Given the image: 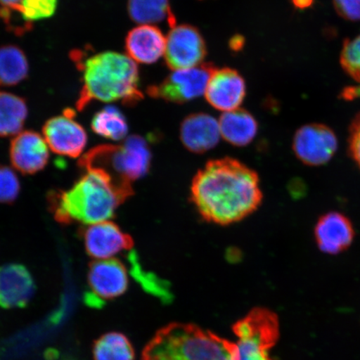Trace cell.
<instances>
[{"label":"cell","mask_w":360,"mask_h":360,"mask_svg":"<svg viewBox=\"0 0 360 360\" xmlns=\"http://www.w3.org/2000/svg\"><path fill=\"white\" fill-rule=\"evenodd\" d=\"M80 233L88 255L96 260L112 259L134 247L133 238L110 220L90 224Z\"/></svg>","instance_id":"obj_12"},{"label":"cell","mask_w":360,"mask_h":360,"mask_svg":"<svg viewBox=\"0 0 360 360\" xmlns=\"http://www.w3.org/2000/svg\"><path fill=\"white\" fill-rule=\"evenodd\" d=\"M13 167L22 174H34L47 165L49 146L44 137L32 130L16 135L10 148Z\"/></svg>","instance_id":"obj_14"},{"label":"cell","mask_w":360,"mask_h":360,"mask_svg":"<svg viewBox=\"0 0 360 360\" xmlns=\"http://www.w3.org/2000/svg\"><path fill=\"white\" fill-rule=\"evenodd\" d=\"M88 285L90 291L85 295V302L91 307H101L107 300L118 298L127 291V269L117 259L93 261L89 266Z\"/></svg>","instance_id":"obj_8"},{"label":"cell","mask_w":360,"mask_h":360,"mask_svg":"<svg viewBox=\"0 0 360 360\" xmlns=\"http://www.w3.org/2000/svg\"><path fill=\"white\" fill-rule=\"evenodd\" d=\"M334 8L342 19L360 20V0H333Z\"/></svg>","instance_id":"obj_29"},{"label":"cell","mask_w":360,"mask_h":360,"mask_svg":"<svg viewBox=\"0 0 360 360\" xmlns=\"http://www.w3.org/2000/svg\"><path fill=\"white\" fill-rule=\"evenodd\" d=\"M22 0H0V7L13 8L20 6Z\"/></svg>","instance_id":"obj_32"},{"label":"cell","mask_w":360,"mask_h":360,"mask_svg":"<svg viewBox=\"0 0 360 360\" xmlns=\"http://www.w3.org/2000/svg\"><path fill=\"white\" fill-rule=\"evenodd\" d=\"M219 125L224 141L236 147L250 145L258 133L257 121L244 109L225 112L220 116Z\"/></svg>","instance_id":"obj_19"},{"label":"cell","mask_w":360,"mask_h":360,"mask_svg":"<svg viewBox=\"0 0 360 360\" xmlns=\"http://www.w3.org/2000/svg\"><path fill=\"white\" fill-rule=\"evenodd\" d=\"M29 62L25 53L13 44L0 47V85L13 86L28 77Z\"/></svg>","instance_id":"obj_22"},{"label":"cell","mask_w":360,"mask_h":360,"mask_svg":"<svg viewBox=\"0 0 360 360\" xmlns=\"http://www.w3.org/2000/svg\"><path fill=\"white\" fill-rule=\"evenodd\" d=\"M243 43H244V39H242L241 36H236L231 40V46L233 49V51H240V48L243 46Z\"/></svg>","instance_id":"obj_33"},{"label":"cell","mask_w":360,"mask_h":360,"mask_svg":"<svg viewBox=\"0 0 360 360\" xmlns=\"http://www.w3.org/2000/svg\"><path fill=\"white\" fill-rule=\"evenodd\" d=\"M93 356L94 360H134L135 353L127 336L110 332L94 341Z\"/></svg>","instance_id":"obj_23"},{"label":"cell","mask_w":360,"mask_h":360,"mask_svg":"<svg viewBox=\"0 0 360 360\" xmlns=\"http://www.w3.org/2000/svg\"><path fill=\"white\" fill-rule=\"evenodd\" d=\"M291 2L299 10H304L313 6L314 0H291Z\"/></svg>","instance_id":"obj_31"},{"label":"cell","mask_w":360,"mask_h":360,"mask_svg":"<svg viewBox=\"0 0 360 360\" xmlns=\"http://www.w3.org/2000/svg\"><path fill=\"white\" fill-rule=\"evenodd\" d=\"M57 7L58 0H22L20 12L25 21L33 25L35 21L52 17Z\"/></svg>","instance_id":"obj_25"},{"label":"cell","mask_w":360,"mask_h":360,"mask_svg":"<svg viewBox=\"0 0 360 360\" xmlns=\"http://www.w3.org/2000/svg\"><path fill=\"white\" fill-rule=\"evenodd\" d=\"M53 217L64 224H94L114 218L124 200L101 174L87 171L70 190L48 195Z\"/></svg>","instance_id":"obj_3"},{"label":"cell","mask_w":360,"mask_h":360,"mask_svg":"<svg viewBox=\"0 0 360 360\" xmlns=\"http://www.w3.org/2000/svg\"><path fill=\"white\" fill-rule=\"evenodd\" d=\"M207 55L205 39L200 30L191 25H175L166 39L165 60L173 71L192 69L200 65Z\"/></svg>","instance_id":"obj_9"},{"label":"cell","mask_w":360,"mask_h":360,"mask_svg":"<svg viewBox=\"0 0 360 360\" xmlns=\"http://www.w3.org/2000/svg\"><path fill=\"white\" fill-rule=\"evenodd\" d=\"M340 65L346 74L360 83V34L345 40L340 53Z\"/></svg>","instance_id":"obj_26"},{"label":"cell","mask_w":360,"mask_h":360,"mask_svg":"<svg viewBox=\"0 0 360 360\" xmlns=\"http://www.w3.org/2000/svg\"><path fill=\"white\" fill-rule=\"evenodd\" d=\"M338 139L334 130L323 124H309L297 130L292 139V150L303 164L325 165L334 157Z\"/></svg>","instance_id":"obj_10"},{"label":"cell","mask_w":360,"mask_h":360,"mask_svg":"<svg viewBox=\"0 0 360 360\" xmlns=\"http://www.w3.org/2000/svg\"><path fill=\"white\" fill-rule=\"evenodd\" d=\"M166 39L155 26L141 25L129 31L125 39L128 56L141 64H154L165 55Z\"/></svg>","instance_id":"obj_18"},{"label":"cell","mask_w":360,"mask_h":360,"mask_svg":"<svg viewBox=\"0 0 360 360\" xmlns=\"http://www.w3.org/2000/svg\"><path fill=\"white\" fill-rule=\"evenodd\" d=\"M354 236L350 219L335 211L322 215L314 228V238L319 249L328 255L340 254L349 249Z\"/></svg>","instance_id":"obj_15"},{"label":"cell","mask_w":360,"mask_h":360,"mask_svg":"<svg viewBox=\"0 0 360 360\" xmlns=\"http://www.w3.org/2000/svg\"><path fill=\"white\" fill-rule=\"evenodd\" d=\"M236 344L193 323L160 328L143 351L141 360H238Z\"/></svg>","instance_id":"obj_4"},{"label":"cell","mask_w":360,"mask_h":360,"mask_svg":"<svg viewBox=\"0 0 360 360\" xmlns=\"http://www.w3.org/2000/svg\"><path fill=\"white\" fill-rule=\"evenodd\" d=\"M191 200L207 222L229 225L255 212L263 201L254 169L231 157L207 162L193 177Z\"/></svg>","instance_id":"obj_1"},{"label":"cell","mask_w":360,"mask_h":360,"mask_svg":"<svg viewBox=\"0 0 360 360\" xmlns=\"http://www.w3.org/2000/svg\"><path fill=\"white\" fill-rule=\"evenodd\" d=\"M82 51H74L73 60L82 72L83 86L76 102L82 111L94 101H121L133 106L142 101L139 90V72L131 58L123 53L105 51L85 56Z\"/></svg>","instance_id":"obj_2"},{"label":"cell","mask_w":360,"mask_h":360,"mask_svg":"<svg viewBox=\"0 0 360 360\" xmlns=\"http://www.w3.org/2000/svg\"><path fill=\"white\" fill-rule=\"evenodd\" d=\"M35 285L24 265L8 264L0 267V306L4 309L24 308L33 298Z\"/></svg>","instance_id":"obj_16"},{"label":"cell","mask_w":360,"mask_h":360,"mask_svg":"<svg viewBox=\"0 0 360 360\" xmlns=\"http://www.w3.org/2000/svg\"><path fill=\"white\" fill-rule=\"evenodd\" d=\"M348 143L349 155L360 169V112L349 125Z\"/></svg>","instance_id":"obj_28"},{"label":"cell","mask_w":360,"mask_h":360,"mask_svg":"<svg viewBox=\"0 0 360 360\" xmlns=\"http://www.w3.org/2000/svg\"><path fill=\"white\" fill-rule=\"evenodd\" d=\"M43 134L49 148L56 154L77 158L88 142L83 126L75 121V112L66 109L62 115L49 119L43 126Z\"/></svg>","instance_id":"obj_11"},{"label":"cell","mask_w":360,"mask_h":360,"mask_svg":"<svg viewBox=\"0 0 360 360\" xmlns=\"http://www.w3.org/2000/svg\"><path fill=\"white\" fill-rule=\"evenodd\" d=\"M215 69L211 63H205L192 69L174 71L160 84L148 87L147 94L153 98L178 105L195 100L205 93Z\"/></svg>","instance_id":"obj_7"},{"label":"cell","mask_w":360,"mask_h":360,"mask_svg":"<svg viewBox=\"0 0 360 360\" xmlns=\"http://www.w3.org/2000/svg\"><path fill=\"white\" fill-rule=\"evenodd\" d=\"M152 155L146 139L134 134L119 146L94 147L79 161L85 171L102 175L124 201L133 195L132 183L143 178L150 168Z\"/></svg>","instance_id":"obj_5"},{"label":"cell","mask_w":360,"mask_h":360,"mask_svg":"<svg viewBox=\"0 0 360 360\" xmlns=\"http://www.w3.org/2000/svg\"><path fill=\"white\" fill-rule=\"evenodd\" d=\"M91 129L100 136L110 141H122L127 136L129 125L123 112L115 106H106L94 115Z\"/></svg>","instance_id":"obj_24"},{"label":"cell","mask_w":360,"mask_h":360,"mask_svg":"<svg viewBox=\"0 0 360 360\" xmlns=\"http://www.w3.org/2000/svg\"><path fill=\"white\" fill-rule=\"evenodd\" d=\"M245 96L244 78L237 70L229 67L215 69L205 90V98L210 105L226 112L237 110Z\"/></svg>","instance_id":"obj_13"},{"label":"cell","mask_w":360,"mask_h":360,"mask_svg":"<svg viewBox=\"0 0 360 360\" xmlns=\"http://www.w3.org/2000/svg\"><path fill=\"white\" fill-rule=\"evenodd\" d=\"M128 13L130 19L137 24L150 25L166 22L171 28L176 25L169 0H128Z\"/></svg>","instance_id":"obj_20"},{"label":"cell","mask_w":360,"mask_h":360,"mask_svg":"<svg viewBox=\"0 0 360 360\" xmlns=\"http://www.w3.org/2000/svg\"><path fill=\"white\" fill-rule=\"evenodd\" d=\"M219 125L214 117L205 112L188 115L180 125V141L193 154H204L218 145Z\"/></svg>","instance_id":"obj_17"},{"label":"cell","mask_w":360,"mask_h":360,"mask_svg":"<svg viewBox=\"0 0 360 360\" xmlns=\"http://www.w3.org/2000/svg\"><path fill=\"white\" fill-rule=\"evenodd\" d=\"M233 331L238 337V360H274L270 349L280 338V323L276 313L255 308L237 321Z\"/></svg>","instance_id":"obj_6"},{"label":"cell","mask_w":360,"mask_h":360,"mask_svg":"<svg viewBox=\"0 0 360 360\" xmlns=\"http://www.w3.org/2000/svg\"><path fill=\"white\" fill-rule=\"evenodd\" d=\"M28 116L25 98L7 92H0V137L19 134Z\"/></svg>","instance_id":"obj_21"},{"label":"cell","mask_w":360,"mask_h":360,"mask_svg":"<svg viewBox=\"0 0 360 360\" xmlns=\"http://www.w3.org/2000/svg\"><path fill=\"white\" fill-rule=\"evenodd\" d=\"M20 184L15 171L0 165V202L11 204L19 196Z\"/></svg>","instance_id":"obj_27"},{"label":"cell","mask_w":360,"mask_h":360,"mask_svg":"<svg viewBox=\"0 0 360 360\" xmlns=\"http://www.w3.org/2000/svg\"><path fill=\"white\" fill-rule=\"evenodd\" d=\"M340 98L345 101H353L360 98V83L358 85L343 89L340 92Z\"/></svg>","instance_id":"obj_30"}]
</instances>
